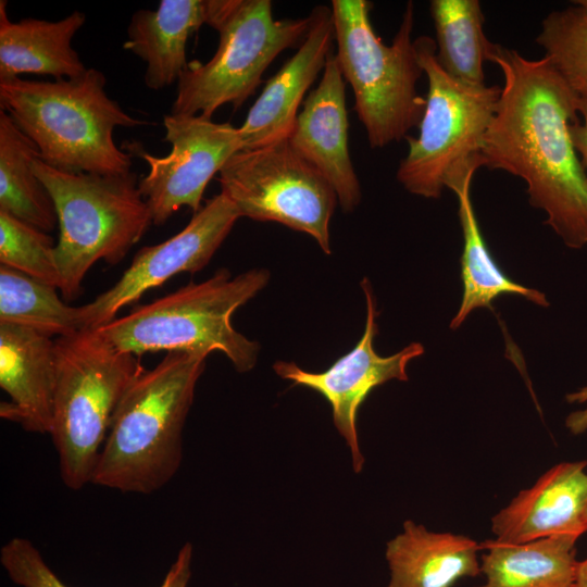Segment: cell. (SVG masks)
<instances>
[{
    "instance_id": "27",
    "label": "cell",
    "mask_w": 587,
    "mask_h": 587,
    "mask_svg": "<svg viewBox=\"0 0 587 587\" xmlns=\"http://www.w3.org/2000/svg\"><path fill=\"white\" fill-rule=\"evenodd\" d=\"M0 263L60 287L53 238L4 211H0Z\"/></svg>"
},
{
    "instance_id": "15",
    "label": "cell",
    "mask_w": 587,
    "mask_h": 587,
    "mask_svg": "<svg viewBox=\"0 0 587 587\" xmlns=\"http://www.w3.org/2000/svg\"><path fill=\"white\" fill-rule=\"evenodd\" d=\"M310 15L298 50L266 82L239 127L241 150L288 139L305 92L324 70L335 39L332 9L319 5Z\"/></svg>"
},
{
    "instance_id": "31",
    "label": "cell",
    "mask_w": 587,
    "mask_h": 587,
    "mask_svg": "<svg viewBox=\"0 0 587 587\" xmlns=\"http://www.w3.org/2000/svg\"><path fill=\"white\" fill-rule=\"evenodd\" d=\"M573 587H587V558L577 563Z\"/></svg>"
},
{
    "instance_id": "3",
    "label": "cell",
    "mask_w": 587,
    "mask_h": 587,
    "mask_svg": "<svg viewBox=\"0 0 587 587\" xmlns=\"http://www.w3.org/2000/svg\"><path fill=\"white\" fill-rule=\"evenodd\" d=\"M105 83L96 68L53 82L0 80V105L48 165L73 173L125 174L130 172L132 158L117 147L113 132L147 123L111 99Z\"/></svg>"
},
{
    "instance_id": "13",
    "label": "cell",
    "mask_w": 587,
    "mask_h": 587,
    "mask_svg": "<svg viewBox=\"0 0 587 587\" xmlns=\"http://www.w3.org/2000/svg\"><path fill=\"white\" fill-rule=\"evenodd\" d=\"M361 286L366 299V322L364 333L353 349L320 373L308 372L287 361H277L273 365L278 376L319 392L330 404L334 425L350 449L355 473H360L364 465L357 432L360 405L375 387L392 379L407 382L408 364L424 353L420 342H412L389 357H382L375 351V298L366 278Z\"/></svg>"
},
{
    "instance_id": "23",
    "label": "cell",
    "mask_w": 587,
    "mask_h": 587,
    "mask_svg": "<svg viewBox=\"0 0 587 587\" xmlns=\"http://www.w3.org/2000/svg\"><path fill=\"white\" fill-rule=\"evenodd\" d=\"M36 145L0 109V211L46 233L58 225L53 201L32 168Z\"/></svg>"
},
{
    "instance_id": "16",
    "label": "cell",
    "mask_w": 587,
    "mask_h": 587,
    "mask_svg": "<svg viewBox=\"0 0 587 587\" xmlns=\"http://www.w3.org/2000/svg\"><path fill=\"white\" fill-rule=\"evenodd\" d=\"M587 461L561 462L491 519L495 540L524 544L587 532Z\"/></svg>"
},
{
    "instance_id": "5",
    "label": "cell",
    "mask_w": 587,
    "mask_h": 587,
    "mask_svg": "<svg viewBox=\"0 0 587 587\" xmlns=\"http://www.w3.org/2000/svg\"><path fill=\"white\" fill-rule=\"evenodd\" d=\"M335 53L344 79L354 95V110L371 148L401 141L419 126L425 99L417 93L424 73L414 47V4L409 1L392 42L373 28L367 0H333Z\"/></svg>"
},
{
    "instance_id": "11",
    "label": "cell",
    "mask_w": 587,
    "mask_h": 587,
    "mask_svg": "<svg viewBox=\"0 0 587 587\" xmlns=\"http://www.w3.org/2000/svg\"><path fill=\"white\" fill-rule=\"evenodd\" d=\"M163 125L164 140L172 147L167 155L155 157L130 145V152L149 166L138 187L158 226L183 207L197 213L209 182L242 149L239 127L228 122L170 113L163 116Z\"/></svg>"
},
{
    "instance_id": "22",
    "label": "cell",
    "mask_w": 587,
    "mask_h": 587,
    "mask_svg": "<svg viewBox=\"0 0 587 587\" xmlns=\"http://www.w3.org/2000/svg\"><path fill=\"white\" fill-rule=\"evenodd\" d=\"M578 538L557 535L524 544L488 539L480 544L485 582L478 587H573Z\"/></svg>"
},
{
    "instance_id": "7",
    "label": "cell",
    "mask_w": 587,
    "mask_h": 587,
    "mask_svg": "<svg viewBox=\"0 0 587 587\" xmlns=\"http://www.w3.org/2000/svg\"><path fill=\"white\" fill-rule=\"evenodd\" d=\"M50 436L63 484L78 490L92 474L112 419L146 370L139 357L112 347L93 329L59 337Z\"/></svg>"
},
{
    "instance_id": "32",
    "label": "cell",
    "mask_w": 587,
    "mask_h": 587,
    "mask_svg": "<svg viewBox=\"0 0 587 587\" xmlns=\"http://www.w3.org/2000/svg\"><path fill=\"white\" fill-rule=\"evenodd\" d=\"M574 2L587 7V0H576Z\"/></svg>"
},
{
    "instance_id": "8",
    "label": "cell",
    "mask_w": 587,
    "mask_h": 587,
    "mask_svg": "<svg viewBox=\"0 0 587 587\" xmlns=\"http://www.w3.org/2000/svg\"><path fill=\"white\" fill-rule=\"evenodd\" d=\"M205 24L218 33L217 49L205 63H188L171 114L212 118L224 104L241 107L276 57L303 40L311 15L275 20L270 0H205Z\"/></svg>"
},
{
    "instance_id": "4",
    "label": "cell",
    "mask_w": 587,
    "mask_h": 587,
    "mask_svg": "<svg viewBox=\"0 0 587 587\" xmlns=\"http://www.w3.org/2000/svg\"><path fill=\"white\" fill-rule=\"evenodd\" d=\"M268 278L264 268L236 276L220 268L204 282L138 305L93 330L116 350L138 357L162 350L204 357L220 351L237 372L246 373L257 364L260 346L237 332L232 319Z\"/></svg>"
},
{
    "instance_id": "14",
    "label": "cell",
    "mask_w": 587,
    "mask_h": 587,
    "mask_svg": "<svg viewBox=\"0 0 587 587\" xmlns=\"http://www.w3.org/2000/svg\"><path fill=\"white\" fill-rule=\"evenodd\" d=\"M345 79L336 55H328L316 88L304 99L288 141L330 185L342 212L361 201V186L348 142Z\"/></svg>"
},
{
    "instance_id": "2",
    "label": "cell",
    "mask_w": 587,
    "mask_h": 587,
    "mask_svg": "<svg viewBox=\"0 0 587 587\" xmlns=\"http://www.w3.org/2000/svg\"><path fill=\"white\" fill-rule=\"evenodd\" d=\"M207 357L173 351L128 387L116 408L91 484L149 495L183 458V428Z\"/></svg>"
},
{
    "instance_id": "28",
    "label": "cell",
    "mask_w": 587,
    "mask_h": 587,
    "mask_svg": "<svg viewBox=\"0 0 587 587\" xmlns=\"http://www.w3.org/2000/svg\"><path fill=\"white\" fill-rule=\"evenodd\" d=\"M191 560L192 546L186 542L159 587H187L191 577ZM0 562L10 579L21 587H68L26 538L14 537L2 546Z\"/></svg>"
},
{
    "instance_id": "19",
    "label": "cell",
    "mask_w": 587,
    "mask_h": 587,
    "mask_svg": "<svg viewBox=\"0 0 587 587\" xmlns=\"http://www.w3.org/2000/svg\"><path fill=\"white\" fill-rule=\"evenodd\" d=\"M86 22L74 11L62 20L24 18L11 22L7 1H0V80L21 74L75 78L88 68L72 47V39Z\"/></svg>"
},
{
    "instance_id": "20",
    "label": "cell",
    "mask_w": 587,
    "mask_h": 587,
    "mask_svg": "<svg viewBox=\"0 0 587 587\" xmlns=\"http://www.w3.org/2000/svg\"><path fill=\"white\" fill-rule=\"evenodd\" d=\"M205 24V0H162L157 10H138L123 48L147 63L145 84L152 90L177 83L188 65L189 38Z\"/></svg>"
},
{
    "instance_id": "29",
    "label": "cell",
    "mask_w": 587,
    "mask_h": 587,
    "mask_svg": "<svg viewBox=\"0 0 587 587\" xmlns=\"http://www.w3.org/2000/svg\"><path fill=\"white\" fill-rule=\"evenodd\" d=\"M578 113L583 117L571 126V137L582 165L587 174V100L578 101Z\"/></svg>"
},
{
    "instance_id": "30",
    "label": "cell",
    "mask_w": 587,
    "mask_h": 587,
    "mask_svg": "<svg viewBox=\"0 0 587 587\" xmlns=\"http://www.w3.org/2000/svg\"><path fill=\"white\" fill-rule=\"evenodd\" d=\"M570 403L587 402V387H583L565 397ZM565 426L573 435H579L587 430V408L571 413L565 420Z\"/></svg>"
},
{
    "instance_id": "17",
    "label": "cell",
    "mask_w": 587,
    "mask_h": 587,
    "mask_svg": "<svg viewBox=\"0 0 587 587\" xmlns=\"http://www.w3.org/2000/svg\"><path fill=\"white\" fill-rule=\"evenodd\" d=\"M55 386V344L34 329L0 323V387L10 397L0 416L25 430L50 435Z\"/></svg>"
},
{
    "instance_id": "9",
    "label": "cell",
    "mask_w": 587,
    "mask_h": 587,
    "mask_svg": "<svg viewBox=\"0 0 587 587\" xmlns=\"http://www.w3.org/2000/svg\"><path fill=\"white\" fill-rule=\"evenodd\" d=\"M414 47L428 90L419 136L405 138L409 150L396 177L409 192L436 199L457 168L483 158L484 137L501 88L464 83L447 74L428 36L415 38Z\"/></svg>"
},
{
    "instance_id": "6",
    "label": "cell",
    "mask_w": 587,
    "mask_h": 587,
    "mask_svg": "<svg viewBox=\"0 0 587 587\" xmlns=\"http://www.w3.org/2000/svg\"><path fill=\"white\" fill-rule=\"evenodd\" d=\"M32 168L48 190L57 212L55 259L66 301L77 298L93 264L114 265L152 224L136 173L101 175L54 168L35 158Z\"/></svg>"
},
{
    "instance_id": "12",
    "label": "cell",
    "mask_w": 587,
    "mask_h": 587,
    "mask_svg": "<svg viewBox=\"0 0 587 587\" xmlns=\"http://www.w3.org/2000/svg\"><path fill=\"white\" fill-rule=\"evenodd\" d=\"M240 217L221 192L209 199L176 235L141 248L121 278L93 301L80 307L84 329H95L116 317L148 290L183 272L202 270Z\"/></svg>"
},
{
    "instance_id": "24",
    "label": "cell",
    "mask_w": 587,
    "mask_h": 587,
    "mask_svg": "<svg viewBox=\"0 0 587 587\" xmlns=\"http://www.w3.org/2000/svg\"><path fill=\"white\" fill-rule=\"evenodd\" d=\"M436 60L450 76L464 83L485 84L484 63L495 46L484 33L485 17L478 0H432Z\"/></svg>"
},
{
    "instance_id": "10",
    "label": "cell",
    "mask_w": 587,
    "mask_h": 587,
    "mask_svg": "<svg viewBox=\"0 0 587 587\" xmlns=\"http://www.w3.org/2000/svg\"><path fill=\"white\" fill-rule=\"evenodd\" d=\"M217 180L240 217L276 222L305 233L330 253L329 222L338 203L336 193L288 139L238 151L222 167Z\"/></svg>"
},
{
    "instance_id": "25",
    "label": "cell",
    "mask_w": 587,
    "mask_h": 587,
    "mask_svg": "<svg viewBox=\"0 0 587 587\" xmlns=\"http://www.w3.org/2000/svg\"><path fill=\"white\" fill-rule=\"evenodd\" d=\"M57 287L0 265V323L63 337L84 329L80 307L60 299Z\"/></svg>"
},
{
    "instance_id": "1",
    "label": "cell",
    "mask_w": 587,
    "mask_h": 587,
    "mask_svg": "<svg viewBox=\"0 0 587 587\" xmlns=\"http://www.w3.org/2000/svg\"><path fill=\"white\" fill-rule=\"evenodd\" d=\"M503 76L484 137V166L526 183L528 201L572 249L587 245V174L571 137L579 97L550 61L495 43L489 58Z\"/></svg>"
},
{
    "instance_id": "18",
    "label": "cell",
    "mask_w": 587,
    "mask_h": 587,
    "mask_svg": "<svg viewBox=\"0 0 587 587\" xmlns=\"http://www.w3.org/2000/svg\"><path fill=\"white\" fill-rule=\"evenodd\" d=\"M480 544L449 532H432L412 520L387 542V587H453L480 572Z\"/></svg>"
},
{
    "instance_id": "26",
    "label": "cell",
    "mask_w": 587,
    "mask_h": 587,
    "mask_svg": "<svg viewBox=\"0 0 587 587\" xmlns=\"http://www.w3.org/2000/svg\"><path fill=\"white\" fill-rule=\"evenodd\" d=\"M573 3L542 20L536 42L567 86L587 100V7Z\"/></svg>"
},
{
    "instance_id": "21",
    "label": "cell",
    "mask_w": 587,
    "mask_h": 587,
    "mask_svg": "<svg viewBox=\"0 0 587 587\" xmlns=\"http://www.w3.org/2000/svg\"><path fill=\"white\" fill-rule=\"evenodd\" d=\"M482 166L483 161L475 160L457 168L446 185L458 198V215L463 234L460 261L463 296L460 308L450 322L452 329L460 327L473 310L490 308L491 302L501 295L522 296L541 307L549 304L541 291L510 279L500 270L486 245L471 199L472 179Z\"/></svg>"
}]
</instances>
